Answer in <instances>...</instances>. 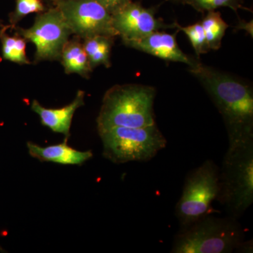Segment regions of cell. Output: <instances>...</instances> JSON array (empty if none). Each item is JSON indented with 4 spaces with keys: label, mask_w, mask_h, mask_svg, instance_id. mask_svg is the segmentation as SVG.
<instances>
[{
    "label": "cell",
    "mask_w": 253,
    "mask_h": 253,
    "mask_svg": "<svg viewBox=\"0 0 253 253\" xmlns=\"http://www.w3.org/2000/svg\"><path fill=\"white\" fill-rule=\"evenodd\" d=\"M220 113L227 131L229 147L253 141V92L251 86L230 75L198 63L189 68Z\"/></svg>",
    "instance_id": "obj_1"
},
{
    "label": "cell",
    "mask_w": 253,
    "mask_h": 253,
    "mask_svg": "<svg viewBox=\"0 0 253 253\" xmlns=\"http://www.w3.org/2000/svg\"><path fill=\"white\" fill-rule=\"evenodd\" d=\"M153 86L115 85L106 91L96 119L98 131L115 127H143L156 124Z\"/></svg>",
    "instance_id": "obj_2"
},
{
    "label": "cell",
    "mask_w": 253,
    "mask_h": 253,
    "mask_svg": "<svg viewBox=\"0 0 253 253\" xmlns=\"http://www.w3.org/2000/svg\"><path fill=\"white\" fill-rule=\"evenodd\" d=\"M239 220L253 203V141L227 149L219 169L217 200Z\"/></svg>",
    "instance_id": "obj_3"
},
{
    "label": "cell",
    "mask_w": 253,
    "mask_h": 253,
    "mask_svg": "<svg viewBox=\"0 0 253 253\" xmlns=\"http://www.w3.org/2000/svg\"><path fill=\"white\" fill-rule=\"evenodd\" d=\"M244 240V229L238 219L209 214L176 234L171 253H230Z\"/></svg>",
    "instance_id": "obj_4"
},
{
    "label": "cell",
    "mask_w": 253,
    "mask_h": 253,
    "mask_svg": "<svg viewBox=\"0 0 253 253\" xmlns=\"http://www.w3.org/2000/svg\"><path fill=\"white\" fill-rule=\"evenodd\" d=\"M98 132L103 156L116 164L151 161L167 146L156 124L143 127L115 126Z\"/></svg>",
    "instance_id": "obj_5"
},
{
    "label": "cell",
    "mask_w": 253,
    "mask_h": 253,
    "mask_svg": "<svg viewBox=\"0 0 253 253\" xmlns=\"http://www.w3.org/2000/svg\"><path fill=\"white\" fill-rule=\"evenodd\" d=\"M219 168L208 160L186 177L182 194L176 206L180 230L211 214L219 192Z\"/></svg>",
    "instance_id": "obj_6"
},
{
    "label": "cell",
    "mask_w": 253,
    "mask_h": 253,
    "mask_svg": "<svg viewBox=\"0 0 253 253\" xmlns=\"http://www.w3.org/2000/svg\"><path fill=\"white\" fill-rule=\"evenodd\" d=\"M11 29L35 44V63L42 61H60L63 46L73 35L62 14L54 6L40 13L31 28L25 29L16 26Z\"/></svg>",
    "instance_id": "obj_7"
},
{
    "label": "cell",
    "mask_w": 253,
    "mask_h": 253,
    "mask_svg": "<svg viewBox=\"0 0 253 253\" xmlns=\"http://www.w3.org/2000/svg\"><path fill=\"white\" fill-rule=\"evenodd\" d=\"M59 9L73 35L81 39L96 36H118L112 15L95 0H50Z\"/></svg>",
    "instance_id": "obj_8"
},
{
    "label": "cell",
    "mask_w": 253,
    "mask_h": 253,
    "mask_svg": "<svg viewBox=\"0 0 253 253\" xmlns=\"http://www.w3.org/2000/svg\"><path fill=\"white\" fill-rule=\"evenodd\" d=\"M112 21L123 42L138 41L158 30L175 28V23L166 24L155 17L154 10L132 1L112 14Z\"/></svg>",
    "instance_id": "obj_9"
},
{
    "label": "cell",
    "mask_w": 253,
    "mask_h": 253,
    "mask_svg": "<svg viewBox=\"0 0 253 253\" xmlns=\"http://www.w3.org/2000/svg\"><path fill=\"white\" fill-rule=\"evenodd\" d=\"M126 46L167 61L185 63L194 67L198 61L184 54L176 43L175 34L156 31L134 41L123 42Z\"/></svg>",
    "instance_id": "obj_10"
},
{
    "label": "cell",
    "mask_w": 253,
    "mask_h": 253,
    "mask_svg": "<svg viewBox=\"0 0 253 253\" xmlns=\"http://www.w3.org/2000/svg\"><path fill=\"white\" fill-rule=\"evenodd\" d=\"M84 91H78L72 102L61 109H46L37 100H33L31 109L39 116L43 126H47L55 133L63 134L65 140L68 141L71 136L70 129L73 116L77 109L84 106Z\"/></svg>",
    "instance_id": "obj_11"
},
{
    "label": "cell",
    "mask_w": 253,
    "mask_h": 253,
    "mask_svg": "<svg viewBox=\"0 0 253 253\" xmlns=\"http://www.w3.org/2000/svg\"><path fill=\"white\" fill-rule=\"evenodd\" d=\"M28 152L32 157L41 162H51L62 165L81 166L93 157L91 151H80L68 146V141L59 144L42 147L28 141Z\"/></svg>",
    "instance_id": "obj_12"
},
{
    "label": "cell",
    "mask_w": 253,
    "mask_h": 253,
    "mask_svg": "<svg viewBox=\"0 0 253 253\" xmlns=\"http://www.w3.org/2000/svg\"><path fill=\"white\" fill-rule=\"evenodd\" d=\"M60 61L66 74L76 73L82 77L88 78L92 71L83 42L77 36L68 40L63 46Z\"/></svg>",
    "instance_id": "obj_13"
},
{
    "label": "cell",
    "mask_w": 253,
    "mask_h": 253,
    "mask_svg": "<svg viewBox=\"0 0 253 253\" xmlns=\"http://www.w3.org/2000/svg\"><path fill=\"white\" fill-rule=\"evenodd\" d=\"M9 25L0 28V41L1 43L2 59L20 65H29L31 61L26 56V41L23 37L16 34L10 36L6 31Z\"/></svg>",
    "instance_id": "obj_14"
},
{
    "label": "cell",
    "mask_w": 253,
    "mask_h": 253,
    "mask_svg": "<svg viewBox=\"0 0 253 253\" xmlns=\"http://www.w3.org/2000/svg\"><path fill=\"white\" fill-rule=\"evenodd\" d=\"M201 23L209 49H219L226 30L229 27L227 23L223 20L219 12L214 11H208Z\"/></svg>",
    "instance_id": "obj_15"
},
{
    "label": "cell",
    "mask_w": 253,
    "mask_h": 253,
    "mask_svg": "<svg viewBox=\"0 0 253 253\" xmlns=\"http://www.w3.org/2000/svg\"><path fill=\"white\" fill-rule=\"evenodd\" d=\"M46 8L42 0H16L14 11L9 14L10 29L28 14L43 12Z\"/></svg>",
    "instance_id": "obj_16"
},
{
    "label": "cell",
    "mask_w": 253,
    "mask_h": 253,
    "mask_svg": "<svg viewBox=\"0 0 253 253\" xmlns=\"http://www.w3.org/2000/svg\"><path fill=\"white\" fill-rule=\"evenodd\" d=\"M175 27L184 32L186 36L189 38L198 56H199L201 54L208 52L209 48L208 46L204 28H203L201 23H195V24L186 26V27H182V26H179L177 23H175Z\"/></svg>",
    "instance_id": "obj_17"
},
{
    "label": "cell",
    "mask_w": 253,
    "mask_h": 253,
    "mask_svg": "<svg viewBox=\"0 0 253 253\" xmlns=\"http://www.w3.org/2000/svg\"><path fill=\"white\" fill-rule=\"evenodd\" d=\"M184 1L202 12L214 11L222 6L231 8L237 12L238 9L241 7L238 0H184Z\"/></svg>",
    "instance_id": "obj_18"
},
{
    "label": "cell",
    "mask_w": 253,
    "mask_h": 253,
    "mask_svg": "<svg viewBox=\"0 0 253 253\" xmlns=\"http://www.w3.org/2000/svg\"><path fill=\"white\" fill-rule=\"evenodd\" d=\"M113 42V41L109 42L102 47L100 48L98 51H96L94 54L88 57L91 69L100 66V65H104L106 68H109L111 66L110 58H111V51Z\"/></svg>",
    "instance_id": "obj_19"
},
{
    "label": "cell",
    "mask_w": 253,
    "mask_h": 253,
    "mask_svg": "<svg viewBox=\"0 0 253 253\" xmlns=\"http://www.w3.org/2000/svg\"><path fill=\"white\" fill-rule=\"evenodd\" d=\"M104 6L108 12L111 15L123 9L126 4L131 2V0H95Z\"/></svg>",
    "instance_id": "obj_20"
},
{
    "label": "cell",
    "mask_w": 253,
    "mask_h": 253,
    "mask_svg": "<svg viewBox=\"0 0 253 253\" xmlns=\"http://www.w3.org/2000/svg\"><path fill=\"white\" fill-rule=\"evenodd\" d=\"M253 244L252 240L248 241H245L244 240V241L239 244V246H238L235 252L246 253H253Z\"/></svg>",
    "instance_id": "obj_21"
},
{
    "label": "cell",
    "mask_w": 253,
    "mask_h": 253,
    "mask_svg": "<svg viewBox=\"0 0 253 253\" xmlns=\"http://www.w3.org/2000/svg\"><path fill=\"white\" fill-rule=\"evenodd\" d=\"M3 26V24H2V21H1V20H0V28L1 27V26Z\"/></svg>",
    "instance_id": "obj_22"
},
{
    "label": "cell",
    "mask_w": 253,
    "mask_h": 253,
    "mask_svg": "<svg viewBox=\"0 0 253 253\" xmlns=\"http://www.w3.org/2000/svg\"><path fill=\"white\" fill-rule=\"evenodd\" d=\"M172 1H184V0H172Z\"/></svg>",
    "instance_id": "obj_23"
},
{
    "label": "cell",
    "mask_w": 253,
    "mask_h": 253,
    "mask_svg": "<svg viewBox=\"0 0 253 253\" xmlns=\"http://www.w3.org/2000/svg\"><path fill=\"white\" fill-rule=\"evenodd\" d=\"M0 251H1V252H3V249H1V246H0Z\"/></svg>",
    "instance_id": "obj_24"
}]
</instances>
